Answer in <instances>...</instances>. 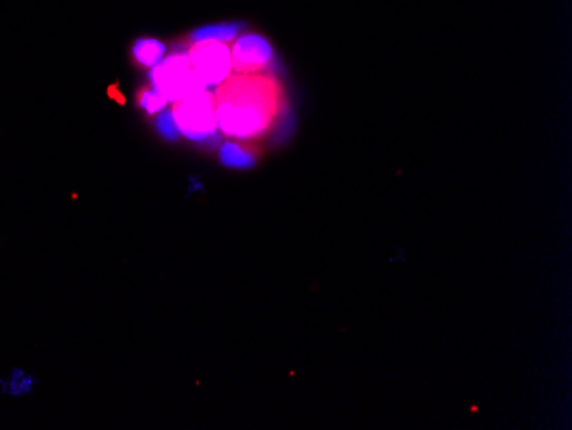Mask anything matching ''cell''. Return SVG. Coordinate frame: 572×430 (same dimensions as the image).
<instances>
[{"label":"cell","instance_id":"1","mask_svg":"<svg viewBox=\"0 0 572 430\" xmlns=\"http://www.w3.org/2000/svg\"><path fill=\"white\" fill-rule=\"evenodd\" d=\"M271 106L263 88L246 82L240 89L218 103L216 122L225 134L233 138H251L268 126Z\"/></svg>","mask_w":572,"mask_h":430},{"label":"cell","instance_id":"2","mask_svg":"<svg viewBox=\"0 0 572 430\" xmlns=\"http://www.w3.org/2000/svg\"><path fill=\"white\" fill-rule=\"evenodd\" d=\"M172 115L175 118L178 132L192 140L211 138L218 127L213 97L206 93V89L175 101Z\"/></svg>","mask_w":572,"mask_h":430},{"label":"cell","instance_id":"3","mask_svg":"<svg viewBox=\"0 0 572 430\" xmlns=\"http://www.w3.org/2000/svg\"><path fill=\"white\" fill-rule=\"evenodd\" d=\"M151 81L155 89L160 91L167 101H180L189 94L204 91L194 74L189 55L184 53L172 55L156 64L153 67Z\"/></svg>","mask_w":572,"mask_h":430},{"label":"cell","instance_id":"4","mask_svg":"<svg viewBox=\"0 0 572 430\" xmlns=\"http://www.w3.org/2000/svg\"><path fill=\"white\" fill-rule=\"evenodd\" d=\"M189 60L204 89L226 79L231 70V52L225 43H194Z\"/></svg>","mask_w":572,"mask_h":430},{"label":"cell","instance_id":"5","mask_svg":"<svg viewBox=\"0 0 572 430\" xmlns=\"http://www.w3.org/2000/svg\"><path fill=\"white\" fill-rule=\"evenodd\" d=\"M273 48L266 38L259 35H247L237 40L231 50V67L242 72L259 70L271 62Z\"/></svg>","mask_w":572,"mask_h":430},{"label":"cell","instance_id":"6","mask_svg":"<svg viewBox=\"0 0 572 430\" xmlns=\"http://www.w3.org/2000/svg\"><path fill=\"white\" fill-rule=\"evenodd\" d=\"M238 33L237 24H211V26L199 28L190 35L194 43H228L233 41Z\"/></svg>","mask_w":572,"mask_h":430},{"label":"cell","instance_id":"7","mask_svg":"<svg viewBox=\"0 0 572 430\" xmlns=\"http://www.w3.org/2000/svg\"><path fill=\"white\" fill-rule=\"evenodd\" d=\"M134 59L139 62L144 67H155L156 64H160L163 60L165 55V45L158 40H139L136 41L134 45Z\"/></svg>","mask_w":572,"mask_h":430},{"label":"cell","instance_id":"8","mask_svg":"<svg viewBox=\"0 0 572 430\" xmlns=\"http://www.w3.org/2000/svg\"><path fill=\"white\" fill-rule=\"evenodd\" d=\"M219 161L230 168H251L254 167L255 156L246 148L238 146V144L226 143L219 150Z\"/></svg>","mask_w":572,"mask_h":430},{"label":"cell","instance_id":"9","mask_svg":"<svg viewBox=\"0 0 572 430\" xmlns=\"http://www.w3.org/2000/svg\"><path fill=\"white\" fill-rule=\"evenodd\" d=\"M138 103L141 109H144L148 114H156V111H161L167 106V100L163 98V94L160 91H156L155 88H143L138 94Z\"/></svg>","mask_w":572,"mask_h":430},{"label":"cell","instance_id":"10","mask_svg":"<svg viewBox=\"0 0 572 430\" xmlns=\"http://www.w3.org/2000/svg\"><path fill=\"white\" fill-rule=\"evenodd\" d=\"M156 129H158L161 138H165L168 140H175V139H178V136H180V132H178V129H177L175 118H173L172 111H168V110L161 111L158 121H156Z\"/></svg>","mask_w":572,"mask_h":430}]
</instances>
